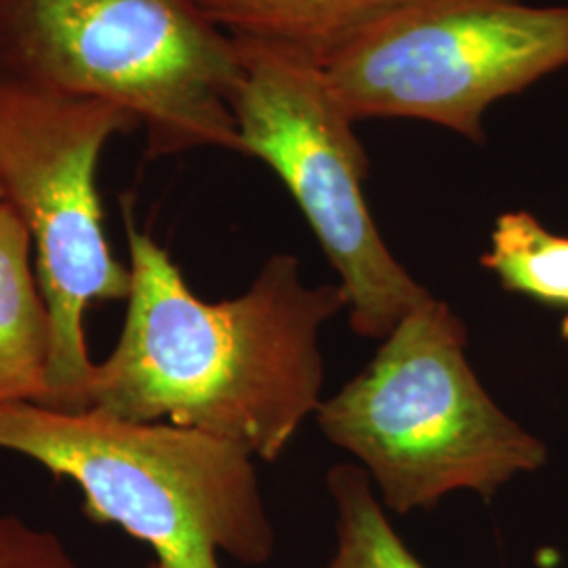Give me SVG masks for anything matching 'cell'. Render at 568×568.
<instances>
[{
    "label": "cell",
    "instance_id": "cell-1",
    "mask_svg": "<svg viewBox=\"0 0 568 568\" xmlns=\"http://www.w3.org/2000/svg\"><path fill=\"white\" fill-rule=\"evenodd\" d=\"M122 215L126 314L81 408L199 429L276 462L323 403L318 333L347 307L342 284L305 286L297 257L278 253L243 295L204 302L163 244L138 227L131 204Z\"/></svg>",
    "mask_w": 568,
    "mask_h": 568
},
{
    "label": "cell",
    "instance_id": "cell-2",
    "mask_svg": "<svg viewBox=\"0 0 568 568\" xmlns=\"http://www.w3.org/2000/svg\"><path fill=\"white\" fill-rule=\"evenodd\" d=\"M0 450L72 480L91 520L122 528L161 567L222 568L220 554L257 567L274 556L253 457L199 429L4 403Z\"/></svg>",
    "mask_w": 568,
    "mask_h": 568
},
{
    "label": "cell",
    "instance_id": "cell-3",
    "mask_svg": "<svg viewBox=\"0 0 568 568\" xmlns=\"http://www.w3.org/2000/svg\"><path fill=\"white\" fill-rule=\"evenodd\" d=\"M466 345L462 318L432 297L316 410L321 432L363 464L396 514L434 508L455 490L490 501L548 462L546 445L488 396Z\"/></svg>",
    "mask_w": 568,
    "mask_h": 568
},
{
    "label": "cell",
    "instance_id": "cell-4",
    "mask_svg": "<svg viewBox=\"0 0 568 568\" xmlns=\"http://www.w3.org/2000/svg\"><path fill=\"white\" fill-rule=\"evenodd\" d=\"M0 77L116 103L145 154H243L232 37L196 0H2Z\"/></svg>",
    "mask_w": 568,
    "mask_h": 568
},
{
    "label": "cell",
    "instance_id": "cell-5",
    "mask_svg": "<svg viewBox=\"0 0 568 568\" xmlns=\"http://www.w3.org/2000/svg\"><path fill=\"white\" fill-rule=\"evenodd\" d=\"M138 129L116 103L0 77V183L32 239L53 326L44 406L81 408L95 368L87 312L129 297L131 272L105 236L98 171L108 142Z\"/></svg>",
    "mask_w": 568,
    "mask_h": 568
},
{
    "label": "cell",
    "instance_id": "cell-6",
    "mask_svg": "<svg viewBox=\"0 0 568 568\" xmlns=\"http://www.w3.org/2000/svg\"><path fill=\"white\" fill-rule=\"evenodd\" d=\"M567 65L568 4L403 0L318 68L354 122L413 119L483 142L493 103Z\"/></svg>",
    "mask_w": 568,
    "mask_h": 568
},
{
    "label": "cell",
    "instance_id": "cell-7",
    "mask_svg": "<svg viewBox=\"0 0 568 568\" xmlns=\"http://www.w3.org/2000/svg\"><path fill=\"white\" fill-rule=\"evenodd\" d=\"M232 41L241 63L232 112L243 154L267 164L302 209L342 278L352 331L384 342L432 295L392 255L366 206L368 159L356 122L314 61L270 42Z\"/></svg>",
    "mask_w": 568,
    "mask_h": 568
},
{
    "label": "cell",
    "instance_id": "cell-8",
    "mask_svg": "<svg viewBox=\"0 0 568 568\" xmlns=\"http://www.w3.org/2000/svg\"><path fill=\"white\" fill-rule=\"evenodd\" d=\"M53 326L34 246L11 206L0 209V405H47Z\"/></svg>",
    "mask_w": 568,
    "mask_h": 568
},
{
    "label": "cell",
    "instance_id": "cell-9",
    "mask_svg": "<svg viewBox=\"0 0 568 568\" xmlns=\"http://www.w3.org/2000/svg\"><path fill=\"white\" fill-rule=\"evenodd\" d=\"M398 2L403 0H196L230 37L270 42L316 65Z\"/></svg>",
    "mask_w": 568,
    "mask_h": 568
},
{
    "label": "cell",
    "instance_id": "cell-10",
    "mask_svg": "<svg viewBox=\"0 0 568 568\" xmlns=\"http://www.w3.org/2000/svg\"><path fill=\"white\" fill-rule=\"evenodd\" d=\"M480 264L509 293L568 312V236L549 232L532 213L499 215Z\"/></svg>",
    "mask_w": 568,
    "mask_h": 568
},
{
    "label": "cell",
    "instance_id": "cell-11",
    "mask_svg": "<svg viewBox=\"0 0 568 568\" xmlns=\"http://www.w3.org/2000/svg\"><path fill=\"white\" fill-rule=\"evenodd\" d=\"M326 487L337 514V544L323 568H427L389 525L365 467H331Z\"/></svg>",
    "mask_w": 568,
    "mask_h": 568
},
{
    "label": "cell",
    "instance_id": "cell-12",
    "mask_svg": "<svg viewBox=\"0 0 568 568\" xmlns=\"http://www.w3.org/2000/svg\"><path fill=\"white\" fill-rule=\"evenodd\" d=\"M0 568H77V565L55 532L0 511Z\"/></svg>",
    "mask_w": 568,
    "mask_h": 568
},
{
    "label": "cell",
    "instance_id": "cell-13",
    "mask_svg": "<svg viewBox=\"0 0 568 568\" xmlns=\"http://www.w3.org/2000/svg\"><path fill=\"white\" fill-rule=\"evenodd\" d=\"M560 333H562V337L568 342V312L567 316H565V321H562V326H560Z\"/></svg>",
    "mask_w": 568,
    "mask_h": 568
},
{
    "label": "cell",
    "instance_id": "cell-14",
    "mask_svg": "<svg viewBox=\"0 0 568 568\" xmlns=\"http://www.w3.org/2000/svg\"><path fill=\"white\" fill-rule=\"evenodd\" d=\"M4 192H2V183H0V209H2V206H4Z\"/></svg>",
    "mask_w": 568,
    "mask_h": 568
},
{
    "label": "cell",
    "instance_id": "cell-15",
    "mask_svg": "<svg viewBox=\"0 0 568 568\" xmlns=\"http://www.w3.org/2000/svg\"><path fill=\"white\" fill-rule=\"evenodd\" d=\"M142 568H164V567H161V565H159V562H156V560H152V562H150V565H145V567H142Z\"/></svg>",
    "mask_w": 568,
    "mask_h": 568
},
{
    "label": "cell",
    "instance_id": "cell-16",
    "mask_svg": "<svg viewBox=\"0 0 568 568\" xmlns=\"http://www.w3.org/2000/svg\"><path fill=\"white\" fill-rule=\"evenodd\" d=\"M0 2H2V0H0Z\"/></svg>",
    "mask_w": 568,
    "mask_h": 568
}]
</instances>
